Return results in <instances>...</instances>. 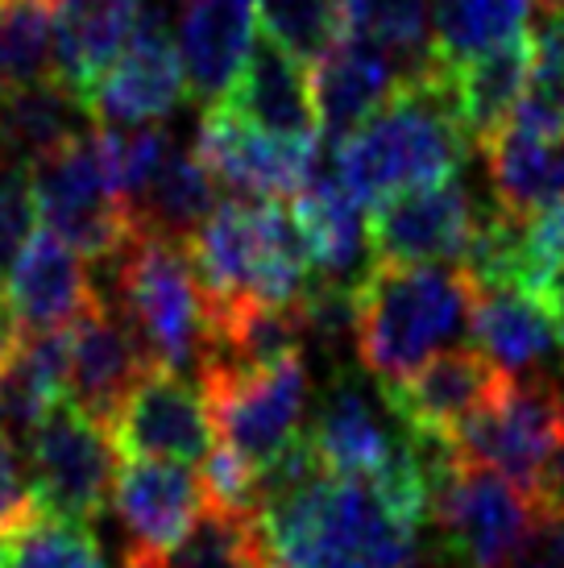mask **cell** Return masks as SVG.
<instances>
[{
    "instance_id": "6da1fadb",
    "label": "cell",
    "mask_w": 564,
    "mask_h": 568,
    "mask_svg": "<svg viewBox=\"0 0 564 568\" xmlns=\"http://www.w3.org/2000/svg\"><path fill=\"white\" fill-rule=\"evenodd\" d=\"M262 536L274 568H420V531L370 481L332 477L299 444L262 477Z\"/></svg>"
},
{
    "instance_id": "7a4b0ae2",
    "label": "cell",
    "mask_w": 564,
    "mask_h": 568,
    "mask_svg": "<svg viewBox=\"0 0 564 568\" xmlns=\"http://www.w3.org/2000/svg\"><path fill=\"white\" fill-rule=\"evenodd\" d=\"M470 129L453 104L449 67L436 54L407 71L399 92L336 145V179L357 204H386L394 195L453 183L470 159Z\"/></svg>"
},
{
    "instance_id": "3957f363",
    "label": "cell",
    "mask_w": 564,
    "mask_h": 568,
    "mask_svg": "<svg viewBox=\"0 0 564 568\" xmlns=\"http://www.w3.org/2000/svg\"><path fill=\"white\" fill-rule=\"evenodd\" d=\"M473 295L461 266H365L357 283V362L382 390L399 386L470 328Z\"/></svg>"
},
{
    "instance_id": "277c9868",
    "label": "cell",
    "mask_w": 564,
    "mask_h": 568,
    "mask_svg": "<svg viewBox=\"0 0 564 568\" xmlns=\"http://www.w3.org/2000/svg\"><path fill=\"white\" fill-rule=\"evenodd\" d=\"M112 307L125 316L154 369H204L216 336V312L188 241L138 233L109 262Z\"/></svg>"
},
{
    "instance_id": "5b68a950",
    "label": "cell",
    "mask_w": 564,
    "mask_h": 568,
    "mask_svg": "<svg viewBox=\"0 0 564 568\" xmlns=\"http://www.w3.org/2000/svg\"><path fill=\"white\" fill-rule=\"evenodd\" d=\"M188 250L212 295V307H291L315 278L291 204L282 200H224L188 241Z\"/></svg>"
},
{
    "instance_id": "8992f818",
    "label": "cell",
    "mask_w": 564,
    "mask_h": 568,
    "mask_svg": "<svg viewBox=\"0 0 564 568\" xmlns=\"http://www.w3.org/2000/svg\"><path fill=\"white\" fill-rule=\"evenodd\" d=\"M220 444L266 477L303 436V410L312 395L308 353L250 369H212L200 378Z\"/></svg>"
},
{
    "instance_id": "52a82bcc",
    "label": "cell",
    "mask_w": 564,
    "mask_h": 568,
    "mask_svg": "<svg viewBox=\"0 0 564 568\" xmlns=\"http://www.w3.org/2000/svg\"><path fill=\"white\" fill-rule=\"evenodd\" d=\"M564 444V386L552 374L511 378L486 410L453 436L461 460L498 469L532 498H544L552 460Z\"/></svg>"
},
{
    "instance_id": "ba28073f",
    "label": "cell",
    "mask_w": 564,
    "mask_h": 568,
    "mask_svg": "<svg viewBox=\"0 0 564 568\" xmlns=\"http://www.w3.org/2000/svg\"><path fill=\"white\" fill-rule=\"evenodd\" d=\"M30 187L47 233L67 241L83 257L112 262L133 237V216L112 191L95 125L33 162Z\"/></svg>"
},
{
    "instance_id": "9c48e42d",
    "label": "cell",
    "mask_w": 564,
    "mask_h": 568,
    "mask_svg": "<svg viewBox=\"0 0 564 568\" xmlns=\"http://www.w3.org/2000/svg\"><path fill=\"white\" fill-rule=\"evenodd\" d=\"M544 498H532L498 469L453 457L432 486V527L449 568H494L527 531Z\"/></svg>"
},
{
    "instance_id": "30bf717a",
    "label": "cell",
    "mask_w": 564,
    "mask_h": 568,
    "mask_svg": "<svg viewBox=\"0 0 564 568\" xmlns=\"http://www.w3.org/2000/svg\"><path fill=\"white\" fill-rule=\"evenodd\" d=\"M117 457L121 453L112 444L109 427L95 424L92 415H83L71 398H63L26 448L38 515L95 527L112 503V486L121 469Z\"/></svg>"
},
{
    "instance_id": "8fae6325",
    "label": "cell",
    "mask_w": 564,
    "mask_h": 568,
    "mask_svg": "<svg viewBox=\"0 0 564 568\" xmlns=\"http://www.w3.org/2000/svg\"><path fill=\"white\" fill-rule=\"evenodd\" d=\"M195 154L204 159L220 187L250 200H282L291 204L299 191L320 174V142H286L245 125L224 104H208Z\"/></svg>"
},
{
    "instance_id": "7c38bea8",
    "label": "cell",
    "mask_w": 564,
    "mask_h": 568,
    "mask_svg": "<svg viewBox=\"0 0 564 568\" xmlns=\"http://www.w3.org/2000/svg\"><path fill=\"white\" fill-rule=\"evenodd\" d=\"M511 374H502L482 348H444L420 365L399 386H386V410L407 436L453 444L461 424L486 410L506 390Z\"/></svg>"
},
{
    "instance_id": "4fadbf2b",
    "label": "cell",
    "mask_w": 564,
    "mask_h": 568,
    "mask_svg": "<svg viewBox=\"0 0 564 568\" xmlns=\"http://www.w3.org/2000/svg\"><path fill=\"white\" fill-rule=\"evenodd\" d=\"M183 92H188V75H183L179 47L167 30V13L145 4L129 47L117 54L104 80L95 83L88 112L95 125L109 129L162 125L179 109Z\"/></svg>"
},
{
    "instance_id": "5bb4252c",
    "label": "cell",
    "mask_w": 564,
    "mask_h": 568,
    "mask_svg": "<svg viewBox=\"0 0 564 568\" xmlns=\"http://www.w3.org/2000/svg\"><path fill=\"white\" fill-rule=\"evenodd\" d=\"M482 212L465 183H440L394 195L374 207L370 250L394 266H461Z\"/></svg>"
},
{
    "instance_id": "9a60e30c",
    "label": "cell",
    "mask_w": 564,
    "mask_h": 568,
    "mask_svg": "<svg viewBox=\"0 0 564 568\" xmlns=\"http://www.w3.org/2000/svg\"><path fill=\"white\" fill-rule=\"evenodd\" d=\"M109 432L121 457L195 465L216 448L204 386H195V378L174 369H150L133 386Z\"/></svg>"
},
{
    "instance_id": "2e32d148",
    "label": "cell",
    "mask_w": 564,
    "mask_h": 568,
    "mask_svg": "<svg viewBox=\"0 0 564 568\" xmlns=\"http://www.w3.org/2000/svg\"><path fill=\"white\" fill-rule=\"evenodd\" d=\"M154 365L125 316L109 300H95L71 324V362H67V398L95 424L112 427L145 374Z\"/></svg>"
},
{
    "instance_id": "e0dca14e",
    "label": "cell",
    "mask_w": 564,
    "mask_h": 568,
    "mask_svg": "<svg viewBox=\"0 0 564 568\" xmlns=\"http://www.w3.org/2000/svg\"><path fill=\"white\" fill-rule=\"evenodd\" d=\"M204 481L188 465L125 457L117 469L112 510L125 527L129 556H158L174 548L204 515Z\"/></svg>"
},
{
    "instance_id": "ac0fdd59",
    "label": "cell",
    "mask_w": 564,
    "mask_h": 568,
    "mask_svg": "<svg viewBox=\"0 0 564 568\" xmlns=\"http://www.w3.org/2000/svg\"><path fill=\"white\" fill-rule=\"evenodd\" d=\"M229 112H236L245 125L262 129L270 138L286 142H320V121H315L312 75L308 63L282 47L274 33L258 30L250 59L233 92L216 100Z\"/></svg>"
},
{
    "instance_id": "d6986e66",
    "label": "cell",
    "mask_w": 564,
    "mask_h": 568,
    "mask_svg": "<svg viewBox=\"0 0 564 568\" xmlns=\"http://www.w3.org/2000/svg\"><path fill=\"white\" fill-rule=\"evenodd\" d=\"M312 67L315 121L320 133L336 145L365 125L403 83V63L361 33H345L341 42H332Z\"/></svg>"
},
{
    "instance_id": "ffe728a7",
    "label": "cell",
    "mask_w": 564,
    "mask_h": 568,
    "mask_svg": "<svg viewBox=\"0 0 564 568\" xmlns=\"http://www.w3.org/2000/svg\"><path fill=\"white\" fill-rule=\"evenodd\" d=\"M303 440L312 444V453L332 477L377 481L399 460L407 432L399 427V436H391V427L382 424L365 390L341 369L320 398L312 424L303 427Z\"/></svg>"
},
{
    "instance_id": "44dd1931",
    "label": "cell",
    "mask_w": 564,
    "mask_h": 568,
    "mask_svg": "<svg viewBox=\"0 0 564 568\" xmlns=\"http://www.w3.org/2000/svg\"><path fill=\"white\" fill-rule=\"evenodd\" d=\"M258 30V0H179V59L191 92L208 104L233 92Z\"/></svg>"
},
{
    "instance_id": "7402d4cb",
    "label": "cell",
    "mask_w": 564,
    "mask_h": 568,
    "mask_svg": "<svg viewBox=\"0 0 564 568\" xmlns=\"http://www.w3.org/2000/svg\"><path fill=\"white\" fill-rule=\"evenodd\" d=\"M95 300L100 295L83 266V253L54 233H33L9 266V303L21 332L71 328Z\"/></svg>"
},
{
    "instance_id": "603a6c76",
    "label": "cell",
    "mask_w": 564,
    "mask_h": 568,
    "mask_svg": "<svg viewBox=\"0 0 564 568\" xmlns=\"http://www.w3.org/2000/svg\"><path fill=\"white\" fill-rule=\"evenodd\" d=\"M145 0H54V75L88 104L138 30Z\"/></svg>"
},
{
    "instance_id": "cb8c5ba5",
    "label": "cell",
    "mask_w": 564,
    "mask_h": 568,
    "mask_svg": "<svg viewBox=\"0 0 564 568\" xmlns=\"http://www.w3.org/2000/svg\"><path fill=\"white\" fill-rule=\"evenodd\" d=\"M532 75L535 33H523L515 42H502V47L482 50L465 63L449 67L453 104L461 112V125L470 129L473 145H486L494 133L511 125L515 109L532 95Z\"/></svg>"
},
{
    "instance_id": "d4e9b609",
    "label": "cell",
    "mask_w": 564,
    "mask_h": 568,
    "mask_svg": "<svg viewBox=\"0 0 564 568\" xmlns=\"http://www.w3.org/2000/svg\"><path fill=\"white\" fill-rule=\"evenodd\" d=\"M470 332L477 348L511 378L540 374V365L548 362L552 353H561L552 303L532 291H515V286L477 291Z\"/></svg>"
},
{
    "instance_id": "484cf974",
    "label": "cell",
    "mask_w": 564,
    "mask_h": 568,
    "mask_svg": "<svg viewBox=\"0 0 564 568\" xmlns=\"http://www.w3.org/2000/svg\"><path fill=\"white\" fill-rule=\"evenodd\" d=\"M291 216L312 257V274L324 283H361V262L370 250V224L361 221V204L341 187V179L315 174L291 200Z\"/></svg>"
},
{
    "instance_id": "4316f807",
    "label": "cell",
    "mask_w": 564,
    "mask_h": 568,
    "mask_svg": "<svg viewBox=\"0 0 564 568\" xmlns=\"http://www.w3.org/2000/svg\"><path fill=\"white\" fill-rule=\"evenodd\" d=\"M92 125L88 104L59 75H50L0 100V154L30 171L38 159H47L50 150L67 145Z\"/></svg>"
},
{
    "instance_id": "83f0119b",
    "label": "cell",
    "mask_w": 564,
    "mask_h": 568,
    "mask_svg": "<svg viewBox=\"0 0 564 568\" xmlns=\"http://www.w3.org/2000/svg\"><path fill=\"white\" fill-rule=\"evenodd\" d=\"M216 191L220 183L212 179L204 159L195 150L171 145V154L162 159L154 179L129 204L133 229L138 233H158V237H171V241H191L204 229L208 216L216 212Z\"/></svg>"
},
{
    "instance_id": "f1b7e54d",
    "label": "cell",
    "mask_w": 564,
    "mask_h": 568,
    "mask_svg": "<svg viewBox=\"0 0 564 568\" xmlns=\"http://www.w3.org/2000/svg\"><path fill=\"white\" fill-rule=\"evenodd\" d=\"M477 150L486 154L490 187L502 212L532 216L540 207L564 200V142H548L506 125Z\"/></svg>"
},
{
    "instance_id": "f546056e",
    "label": "cell",
    "mask_w": 564,
    "mask_h": 568,
    "mask_svg": "<svg viewBox=\"0 0 564 568\" xmlns=\"http://www.w3.org/2000/svg\"><path fill=\"white\" fill-rule=\"evenodd\" d=\"M125 568H274L258 515L204 506L188 536L158 556H125Z\"/></svg>"
},
{
    "instance_id": "4dcf8cb0",
    "label": "cell",
    "mask_w": 564,
    "mask_h": 568,
    "mask_svg": "<svg viewBox=\"0 0 564 568\" xmlns=\"http://www.w3.org/2000/svg\"><path fill=\"white\" fill-rule=\"evenodd\" d=\"M535 0H436L432 54L440 63H465L482 50L515 42L527 33Z\"/></svg>"
},
{
    "instance_id": "1f68e13d",
    "label": "cell",
    "mask_w": 564,
    "mask_h": 568,
    "mask_svg": "<svg viewBox=\"0 0 564 568\" xmlns=\"http://www.w3.org/2000/svg\"><path fill=\"white\" fill-rule=\"evenodd\" d=\"M54 4L9 0L0 9V100L54 75Z\"/></svg>"
},
{
    "instance_id": "d6a6232c",
    "label": "cell",
    "mask_w": 564,
    "mask_h": 568,
    "mask_svg": "<svg viewBox=\"0 0 564 568\" xmlns=\"http://www.w3.org/2000/svg\"><path fill=\"white\" fill-rule=\"evenodd\" d=\"M432 0H345V30L391 50L403 63V75L432 59Z\"/></svg>"
},
{
    "instance_id": "836d02e7",
    "label": "cell",
    "mask_w": 564,
    "mask_h": 568,
    "mask_svg": "<svg viewBox=\"0 0 564 568\" xmlns=\"http://www.w3.org/2000/svg\"><path fill=\"white\" fill-rule=\"evenodd\" d=\"M4 568H104L92 527L38 515L4 536Z\"/></svg>"
},
{
    "instance_id": "e575fe53",
    "label": "cell",
    "mask_w": 564,
    "mask_h": 568,
    "mask_svg": "<svg viewBox=\"0 0 564 568\" xmlns=\"http://www.w3.org/2000/svg\"><path fill=\"white\" fill-rule=\"evenodd\" d=\"M262 30L274 33L282 47L315 63L332 42L345 38V0H258Z\"/></svg>"
},
{
    "instance_id": "d590c367",
    "label": "cell",
    "mask_w": 564,
    "mask_h": 568,
    "mask_svg": "<svg viewBox=\"0 0 564 568\" xmlns=\"http://www.w3.org/2000/svg\"><path fill=\"white\" fill-rule=\"evenodd\" d=\"M95 138H100V154H104V166H109L112 191L129 207L141 195V187L154 179L162 159L171 154V138H167L162 125H138V129L95 125Z\"/></svg>"
},
{
    "instance_id": "8d00e7d4",
    "label": "cell",
    "mask_w": 564,
    "mask_h": 568,
    "mask_svg": "<svg viewBox=\"0 0 564 568\" xmlns=\"http://www.w3.org/2000/svg\"><path fill=\"white\" fill-rule=\"evenodd\" d=\"M38 224V204H33L30 171L0 154V270L17 262V253L26 250Z\"/></svg>"
},
{
    "instance_id": "74e56055",
    "label": "cell",
    "mask_w": 564,
    "mask_h": 568,
    "mask_svg": "<svg viewBox=\"0 0 564 568\" xmlns=\"http://www.w3.org/2000/svg\"><path fill=\"white\" fill-rule=\"evenodd\" d=\"M494 568H564V503H540L527 531Z\"/></svg>"
},
{
    "instance_id": "f35d334b",
    "label": "cell",
    "mask_w": 564,
    "mask_h": 568,
    "mask_svg": "<svg viewBox=\"0 0 564 568\" xmlns=\"http://www.w3.org/2000/svg\"><path fill=\"white\" fill-rule=\"evenodd\" d=\"M30 519H38L30 465H26V453L0 432V536H13Z\"/></svg>"
},
{
    "instance_id": "ab89813d",
    "label": "cell",
    "mask_w": 564,
    "mask_h": 568,
    "mask_svg": "<svg viewBox=\"0 0 564 568\" xmlns=\"http://www.w3.org/2000/svg\"><path fill=\"white\" fill-rule=\"evenodd\" d=\"M532 92L564 112V21H552L535 33V75Z\"/></svg>"
},
{
    "instance_id": "60d3db41",
    "label": "cell",
    "mask_w": 564,
    "mask_h": 568,
    "mask_svg": "<svg viewBox=\"0 0 564 568\" xmlns=\"http://www.w3.org/2000/svg\"><path fill=\"white\" fill-rule=\"evenodd\" d=\"M17 332H21V328H17L13 303H9V295L0 291V362H4V357H9V353L17 348V341H21Z\"/></svg>"
},
{
    "instance_id": "b9f144b4",
    "label": "cell",
    "mask_w": 564,
    "mask_h": 568,
    "mask_svg": "<svg viewBox=\"0 0 564 568\" xmlns=\"http://www.w3.org/2000/svg\"><path fill=\"white\" fill-rule=\"evenodd\" d=\"M552 312H556V336H561V357H564V278L552 295Z\"/></svg>"
},
{
    "instance_id": "7bdbcfd3",
    "label": "cell",
    "mask_w": 564,
    "mask_h": 568,
    "mask_svg": "<svg viewBox=\"0 0 564 568\" xmlns=\"http://www.w3.org/2000/svg\"><path fill=\"white\" fill-rule=\"evenodd\" d=\"M0 568H4V536H0Z\"/></svg>"
},
{
    "instance_id": "ee69618b",
    "label": "cell",
    "mask_w": 564,
    "mask_h": 568,
    "mask_svg": "<svg viewBox=\"0 0 564 568\" xmlns=\"http://www.w3.org/2000/svg\"><path fill=\"white\" fill-rule=\"evenodd\" d=\"M4 4H9V0H0V9H4Z\"/></svg>"
},
{
    "instance_id": "f6af8a7d",
    "label": "cell",
    "mask_w": 564,
    "mask_h": 568,
    "mask_svg": "<svg viewBox=\"0 0 564 568\" xmlns=\"http://www.w3.org/2000/svg\"><path fill=\"white\" fill-rule=\"evenodd\" d=\"M50 4H54V0H50Z\"/></svg>"
}]
</instances>
